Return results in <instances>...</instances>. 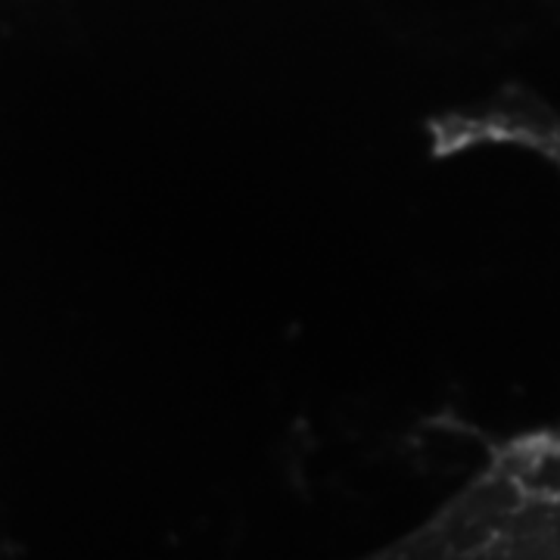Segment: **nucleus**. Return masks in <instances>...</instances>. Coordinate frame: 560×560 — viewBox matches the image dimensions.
Listing matches in <instances>:
<instances>
[{"label":"nucleus","instance_id":"f257e3e1","mask_svg":"<svg viewBox=\"0 0 560 560\" xmlns=\"http://www.w3.org/2000/svg\"><path fill=\"white\" fill-rule=\"evenodd\" d=\"M458 551L560 558V436L508 448L455 511Z\"/></svg>","mask_w":560,"mask_h":560},{"label":"nucleus","instance_id":"f03ea898","mask_svg":"<svg viewBox=\"0 0 560 560\" xmlns=\"http://www.w3.org/2000/svg\"><path fill=\"white\" fill-rule=\"evenodd\" d=\"M458 135L467 140H514L529 150H539L545 160L560 168V116L541 109L539 103H511L492 113H482L477 119L458 125Z\"/></svg>","mask_w":560,"mask_h":560}]
</instances>
